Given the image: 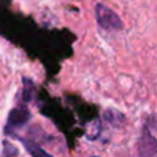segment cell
<instances>
[{
	"label": "cell",
	"mask_w": 157,
	"mask_h": 157,
	"mask_svg": "<svg viewBox=\"0 0 157 157\" xmlns=\"http://www.w3.org/2000/svg\"><path fill=\"white\" fill-rule=\"evenodd\" d=\"M97 21L101 28L106 30H120L123 29V22L114 11L103 4L97 6Z\"/></svg>",
	"instance_id": "1"
},
{
	"label": "cell",
	"mask_w": 157,
	"mask_h": 157,
	"mask_svg": "<svg viewBox=\"0 0 157 157\" xmlns=\"http://www.w3.org/2000/svg\"><path fill=\"white\" fill-rule=\"evenodd\" d=\"M30 114L29 112L26 110L25 108H18L14 109L13 112L10 113V117H8V124H7V131H10L11 128H19L25 124V123L29 120Z\"/></svg>",
	"instance_id": "2"
}]
</instances>
